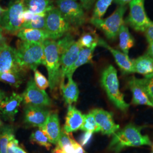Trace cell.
Returning a JSON list of instances; mask_svg holds the SVG:
<instances>
[{"label": "cell", "mask_w": 153, "mask_h": 153, "mask_svg": "<svg viewBox=\"0 0 153 153\" xmlns=\"http://www.w3.org/2000/svg\"><path fill=\"white\" fill-rule=\"evenodd\" d=\"M70 134V133H69ZM66 133L64 130H61L60 136L57 143L64 153H74V149L72 143V137Z\"/></svg>", "instance_id": "cell-30"}, {"label": "cell", "mask_w": 153, "mask_h": 153, "mask_svg": "<svg viewBox=\"0 0 153 153\" xmlns=\"http://www.w3.org/2000/svg\"><path fill=\"white\" fill-rule=\"evenodd\" d=\"M16 59L18 65L25 70L35 71L44 62V47L42 43L27 42L22 40L16 44Z\"/></svg>", "instance_id": "cell-2"}, {"label": "cell", "mask_w": 153, "mask_h": 153, "mask_svg": "<svg viewBox=\"0 0 153 153\" xmlns=\"http://www.w3.org/2000/svg\"><path fill=\"white\" fill-rule=\"evenodd\" d=\"M5 9H4V8H2V7L0 6V15H1V14H2L4 11H5Z\"/></svg>", "instance_id": "cell-47"}, {"label": "cell", "mask_w": 153, "mask_h": 153, "mask_svg": "<svg viewBox=\"0 0 153 153\" xmlns=\"http://www.w3.org/2000/svg\"><path fill=\"white\" fill-rule=\"evenodd\" d=\"M44 47V62L48 73L51 90L54 91L61 80L60 56L55 40L47 39L43 43Z\"/></svg>", "instance_id": "cell-4"}, {"label": "cell", "mask_w": 153, "mask_h": 153, "mask_svg": "<svg viewBox=\"0 0 153 153\" xmlns=\"http://www.w3.org/2000/svg\"><path fill=\"white\" fill-rule=\"evenodd\" d=\"M84 119L85 115H83L80 111L76 109L74 106L69 105L63 130L66 133L69 134L80 129L83 124Z\"/></svg>", "instance_id": "cell-18"}, {"label": "cell", "mask_w": 153, "mask_h": 153, "mask_svg": "<svg viewBox=\"0 0 153 153\" xmlns=\"http://www.w3.org/2000/svg\"><path fill=\"white\" fill-rule=\"evenodd\" d=\"M142 128L141 126L129 124L113 134L108 149L115 153H118L126 147L152 145V141L148 135L141 134Z\"/></svg>", "instance_id": "cell-1"}, {"label": "cell", "mask_w": 153, "mask_h": 153, "mask_svg": "<svg viewBox=\"0 0 153 153\" xmlns=\"http://www.w3.org/2000/svg\"><path fill=\"white\" fill-rule=\"evenodd\" d=\"M114 1V0H97L94 6L91 18H102Z\"/></svg>", "instance_id": "cell-31"}, {"label": "cell", "mask_w": 153, "mask_h": 153, "mask_svg": "<svg viewBox=\"0 0 153 153\" xmlns=\"http://www.w3.org/2000/svg\"><path fill=\"white\" fill-rule=\"evenodd\" d=\"M95 49V48H82L81 49L76 61L75 62L73 66L71 67V69L66 74V77L67 78L69 77H73L74 73L80 66L92 62L93 53Z\"/></svg>", "instance_id": "cell-23"}, {"label": "cell", "mask_w": 153, "mask_h": 153, "mask_svg": "<svg viewBox=\"0 0 153 153\" xmlns=\"http://www.w3.org/2000/svg\"><path fill=\"white\" fill-rule=\"evenodd\" d=\"M132 0H114V3L118 6H126L129 4Z\"/></svg>", "instance_id": "cell-41"}, {"label": "cell", "mask_w": 153, "mask_h": 153, "mask_svg": "<svg viewBox=\"0 0 153 153\" xmlns=\"http://www.w3.org/2000/svg\"><path fill=\"white\" fill-rule=\"evenodd\" d=\"M98 45L109 51L114 56L117 65L119 66L123 73L126 74L134 73L133 61L129 58L128 55H126L123 52L112 48L102 39L99 38Z\"/></svg>", "instance_id": "cell-16"}, {"label": "cell", "mask_w": 153, "mask_h": 153, "mask_svg": "<svg viewBox=\"0 0 153 153\" xmlns=\"http://www.w3.org/2000/svg\"><path fill=\"white\" fill-rule=\"evenodd\" d=\"M127 10L126 6H118L115 11L106 18H91L90 23L104 33L108 39L115 40L122 26L125 23L124 16Z\"/></svg>", "instance_id": "cell-6"}, {"label": "cell", "mask_w": 153, "mask_h": 153, "mask_svg": "<svg viewBox=\"0 0 153 153\" xmlns=\"http://www.w3.org/2000/svg\"><path fill=\"white\" fill-rule=\"evenodd\" d=\"M22 95V102L26 105L44 107L51 104V100L45 90L40 89L33 79L28 82L26 88Z\"/></svg>", "instance_id": "cell-10"}, {"label": "cell", "mask_w": 153, "mask_h": 153, "mask_svg": "<svg viewBox=\"0 0 153 153\" xmlns=\"http://www.w3.org/2000/svg\"><path fill=\"white\" fill-rule=\"evenodd\" d=\"M50 112L42 107L26 105L24 111V119L26 124L42 128L45 124Z\"/></svg>", "instance_id": "cell-15"}, {"label": "cell", "mask_w": 153, "mask_h": 153, "mask_svg": "<svg viewBox=\"0 0 153 153\" xmlns=\"http://www.w3.org/2000/svg\"><path fill=\"white\" fill-rule=\"evenodd\" d=\"M23 71L18 64L16 50L7 44L4 39L0 45V74Z\"/></svg>", "instance_id": "cell-11"}, {"label": "cell", "mask_w": 153, "mask_h": 153, "mask_svg": "<svg viewBox=\"0 0 153 153\" xmlns=\"http://www.w3.org/2000/svg\"><path fill=\"white\" fill-rule=\"evenodd\" d=\"M30 140L32 142L46 148L47 150H49L51 147V144L48 137L40 129L33 132L30 136Z\"/></svg>", "instance_id": "cell-33"}, {"label": "cell", "mask_w": 153, "mask_h": 153, "mask_svg": "<svg viewBox=\"0 0 153 153\" xmlns=\"http://www.w3.org/2000/svg\"><path fill=\"white\" fill-rule=\"evenodd\" d=\"M16 145H18V141L16 140V138L15 137H14L13 138L11 139L8 143L7 153H14L13 148Z\"/></svg>", "instance_id": "cell-39"}, {"label": "cell", "mask_w": 153, "mask_h": 153, "mask_svg": "<svg viewBox=\"0 0 153 153\" xmlns=\"http://www.w3.org/2000/svg\"><path fill=\"white\" fill-rule=\"evenodd\" d=\"M99 40V38L95 31L89 29L82 33L77 42L81 48H96Z\"/></svg>", "instance_id": "cell-26"}, {"label": "cell", "mask_w": 153, "mask_h": 153, "mask_svg": "<svg viewBox=\"0 0 153 153\" xmlns=\"http://www.w3.org/2000/svg\"><path fill=\"white\" fill-rule=\"evenodd\" d=\"M45 16H41L36 19L23 23L21 28H33L45 30Z\"/></svg>", "instance_id": "cell-34"}, {"label": "cell", "mask_w": 153, "mask_h": 153, "mask_svg": "<svg viewBox=\"0 0 153 153\" xmlns=\"http://www.w3.org/2000/svg\"><path fill=\"white\" fill-rule=\"evenodd\" d=\"M63 98L65 103L69 105L76 103L79 96V91L78 85L72 77L68 78V82L61 86Z\"/></svg>", "instance_id": "cell-21"}, {"label": "cell", "mask_w": 153, "mask_h": 153, "mask_svg": "<svg viewBox=\"0 0 153 153\" xmlns=\"http://www.w3.org/2000/svg\"><path fill=\"white\" fill-rule=\"evenodd\" d=\"M72 143L74 149V153H85L82 146L78 142L72 138Z\"/></svg>", "instance_id": "cell-40"}, {"label": "cell", "mask_w": 153, "mask_h": 153, "mask_svg": "<svg viewBox=\"0 0 153 153\" xmlns=\"http://www.w3.org/2000/svg\"><path fill=\"white\" fill-rule=\"evenodd\" d=\"M100 82L111 102L118 109L126 112L129 105L125 102L124 95L120 91L117 73L114 66L110 65L104 69L102 73Z\"/></svg>", "instance_id": "cell-3"}, {"label": "cell", "mask_w": 153, "mask_h": 153, "mask_svg": "<svg viewBox=\"0 0 153 153\" xmlns=\"http://www.w3.org/2000/svg\"><path fill=\"white\" fill-rule=\"evenodd\" d=\"M40 129L44 132L51 143L57 145L61 132L58 115L50 113L45 124Z\"/></svg>", "instance_id": "cell-17"}, {"label": "cell", "mask_w": 153, "mask_h": 153, "mask_svg": "<svg viewBox=\"0 0 153 153\" xmlns=\"http://www.w3.org/2000/svg\"><path fill=\"white\" fill-rule=\"evenodd\" d=\"M134 73L147 76L153 73V61L148 55L140 56L132 60Z\"/></svg>", "instance_id": "cell-24"}, {"label": "cell", "mask_w": 153, "mask_h": 153, "mask_svg": "<svg viewBox=\"0 0 153 153\" xmlns=\"http://www.w3.org/2000/svg\"><path fill=\"white\" fill-rule=\"evenodd\" d=\"M146 55H148L153 61V43H149Z\"/></svg>", "instance_id": "cell-42"}, {"label": "cell", "mask_w": 153, "mask_h": 153, "mask_svg": "<svg viewBox=\"0 0 153 153\" xmlns=\"http://www.w3.org/2000/svg\"><path fill=\"white\" fill-rule=\"evenodd\" d=\"M118 37L119 39V47L122 52L128 56L129 49L134 46L135 40L125 23L121 28Z\"/></svg>", "instance_id": "cell-25"}, {"label": "cell", "mask_w": 153, "mask_h": 153, "mask_svg": "<svg viewBox=\"0 0 153 153\" xmlns=\"http://www.w3.org/2000/svg\"><path fill=\"white\" fill-rule=\"evenodd\" d=\"M97 0H80L81 4L84 9L88 10L91 9Z\"/></svg>", "instance_id": "cell-38"}, {"label": "cell", "mask_w": 153, "mask_h": 153, "mask_svg": "<svg viewBox=\"0 0 153 153\" xmlns=\"http://www.w3.org/2000/svg\"><path fill=\"white\" fill-rule=\"evenodd\" d=\"M16 35L21 40L27 42L43 43L45 40L49 39L48 33L44 30L21 28Z\"/></svg>", "instance_id": "cell-19"}, {"label": "cell", "mask_w": 153, "mask_h": 153, "mask_svg": "<svg viewBox=\"0 0 153 153\" xmlns=\"http://www.w3.org/2000/svg\"><path fill=\"white\" fill-rule=\"evenodd\" d=\"M2 126V121L1 120V119H0V128Z\"/></svg>", "instance_id": "cell-48"}, {"label": "cell", "mask_w": 153, "mask_h": 153, "mask_svg": "<svg viewBox=\"0 0 153 153\" xmlns=\"http://www.w3.org/2000/svg\"><path fill=\"white\" fill-rule=\"evenodd\" d=\"M33 71L35 73L34 81L36 86L42 90H45L47 88H48L49 86V81L47 80L45 76L37 69Z\"/></svg>", "instance_id": "cell-35"}, {"label": "cell", "mask_w": 153, "mask_h": 153, "mask_svg": "<svg viewBox=\"0 0 153 153\" xmlns=\"http://www.w3.org/2000/svg\"><path fill=\"white\" fill-rule=\"evenodd\" d=\"M25 0H12L7 8L0 15V30L16 34L21 28L23 14L25 10Z\"/></svg>", "instance_id": "cell-5"}, {"label": "cell", "mask_w": 153, "mask_h": 153, "mask_svg": "<svg viewBox=\"0 0 153 153\" xmlns=\"http://www.w3.org/2000/svg\"><path fill=\"white\" fill-rule=\"evenodd\" d=\"M145 1H131L129 3V13L126 21L136 31L143 33L148 26L153 23L145 11Z\"/></svg>", "instance_id": "cell-9"}, {"label": "cell", "mask_w": 153, "mask_h": 153, "mask_svg": "<svg viewBox=\"0 0 153 153\" xmlns=\"http://www.w3.org/2000/svg\"><path fill=\"white\" fill-rule=\"evenodd\" d=\"M152 153H153V152H152Z\"/></svg>", "instance_id": "cell-50"}, {"label": "cell", "mask_w": 153, "mask_h": 153, "mask_svg": "<svg viewBox=\"0 0 153 153\" xmlns=\"http://www.w3.org/2000/svg\"><path fill=\"white\" fill-rule=\"evenodd\" d=\"M5 39V38L2 35V31L1 30H0V45L1 44V43L2 42V41L4 40V39Z\"/></svg>", "instance_id": "cell-46"}, {"label": "cell", "mask_w": 153, "mask_h": 153, "mask_svg": "<svg viewBox=\"0 0 153 153\" xmlns=\"http://www.w3.org/2000/svg\"><path fill=\"white\" fill-rule=\"evenodd\" d=\"M143 33L148 43H153V23L148 26Z\"/></svg>", "instance_id": "cell-37"}, {"label": "cell", "mask_w": 153, "mask_h": 153, "mask_svg": "<svg viewBox=\"0 0 153 153\" xmlns=\"http://www.w3.org/2000/svg\"><path fill=\"white\" fill-rule=\"evenodd\" d=\"M152 74H153V73H152Z\"/></svg>", "instance_id": "cell-52"}, {"label": "cell", "mask_w": 153, "mask_h": 153, "mask_svg": "<svg viewBox=\"0 0 153 153\" xmlns=\"http://www.w3.org/2000/svg\"><path fill=\"white\" fill-rule=\"evenodd\" d=\"M52 153H64V152L60 147L59 145H57L56 147L52 150Z\"/></svg>", "instance_id": "cell-44"}, {"label": "cell", "mask_w": 153, "mask_h": 153, "mask_svg": "<svg viewBox=\"0 0 153 153\" xmlns=\"http://www.w3.org/2000/svg\"><path fill=\"white\" fill-rule=\"evenodd\" d=\"M128 86L131 89L133 94V104L146 105L153 107V104L150 101L146 94L142 88L138 84L136 77L132 76L128 82Z\"/></svg>", "instance_id": "cell-20"}, {"label": "cell", "mask_w": 153, "mask_h": 153, "mask_svg": "<svg viewBox=\"0 0 153 153\" xmlns=\"http://www.w3.org/2000/svg\"><path fill=\"white\" fill-rule=\"evenodd\" d=\"M80 129L83 131L92 133L100 131V128L95 120L94 117L90 112L87 115H85L84 122Z\"/></svg>", "instance_id": "cell-32"}, {"label": "cell", "mask_w": 153, "mask_h": 153, "mask_svg": "<svg viewBox=\"0 0 153 153\" xmlns=\"http://www.w3.org/2000/svg\"><path fill=\"white\" fill-rule=\"evenodd\" d=\"M82 48L74 41L60 53L61 65V86L64 85L66 74L76 61L79 52Z\"/></svg>", "instance_id": "cell-12"}, {"label": "cell", "mask_w": 153, "mask_h": 153, "mask_svg": "<svg viewBox=\"0 0 153 153\" xmlns=\"http://www.w3.org/2000/svg\"><path fill=\"white\" fill-rule=\"evenodd\" d=\"M15 137L13 128L10 126H4L0 128V153H7L9 141Z\"/></svg>", "instance_id": "cell-27"}, {"label": "cell", "mask_w": 153, "mask_h": 153, "mask_svg": "<svg viewBox=\"0 0 153 153\" xmlns=\"http://www.w3.org/2000/svg\"><path fill=\"white\" fill-rule=\"evenodd\" d=\"M136 81L138 84L142 88L146 94L151 103L153 104V74L152 73L142 79H138L136 78Z\"/></svg>", "instance_id": "cell-29"}, {"label": "cell", "mask_w": 153, "mask_h": 153, "mask_svg": "<svg viewBox=\"0 0 153 153\" xmlns=\"http://www.w3.org/2000/svg\"><path fill=\"white\" fill-rule=\"evenodd\" d=\"M26 9L35 14H46L55 7L50 0H25Z\"/></svg>", "instance_id": "cell-22"}, {"label": "cell", "mask_w": 153, "mask_h": 153, "mask_svg": "<svg viewBox=\"0 0 153 153\" xmlns=\"http://www.w3.org/2000/svg\"></svg>", "instance_id": "cell-51"}, {"label": "cell", "mask_w": 153, "mask_h": 153, "mask_svg": "<svg viewBox=\"0 0 153 153\" xmlns=\"http://www.w3.org/2000/svg\"><path fill=\"white\" fill-rule=\"evenodd\" d=\"M90 112L94 117L103 134H113L119 129L120 126L115 123L111 112L101 108H95Z\"/></svg>", "instance_id": "cell-13"}, {"label": "cell", "mask_w": 153, "mask_h": 153, "mask_svg": "<svg viewBox=\"0 0 153 153\" xmlns=\"http://www.w3.org/2000/svg\"><path fill=\"white\" fill-rule=\"evenodd\" d=\"M93 133L90 132L85 131V133L82 134V136L80 139V143L81 145L82 146H85L87 145L88 143L91 141V139L92 138Z\"/></svg>", "instance_id": "cell-36"}, {"label": "cell", "mask_w": 153, "mask_h": 153, "mask_svg": "<svg viewBox=\"0 0 153 153\" xmlns=\"http://www.w3.org/2000/svg\"><path fill=\"white\" fill-rule=\"evenodd\" d=\"M56 4L61 15L72 27H80L86 22L84 9L76 1L57 0Z\"/></svg>", "instance_id": "cell-7"}, {"label": "cell", "mask_w": 153, "mask_h": 153, "mask_svg": "<svg viewBox=\"0 0 153 153\" xmlns=\"http://www.w3.org/2000/svg\"><path fill=\"white\" fill-rule=\"evenodd\" d=\"M72 28L66 21L57 8L54 7L47 13L45 16V31L48 33L49 39L56 40L69 33Z\"/></svg>", "instance_id": "cell-8"}, {"label": "cell", "mask_w": 153, "mask_h": 153, "mask_svg": "<svg viewBox=\"0 0 153 153\" xmlns=\"http://www.w3.org/2000/svg\"><path fill=\"white\" fill-rule=\"evenodd\" d=\"M74 1H76V0H74Z\"/></svg>", "instance_id": "cell-49"}, {"label": "cell", "mask_w": 153, "mask_h": 153, "mask_svg": "<svg viewBox=\"0 0 153 153\" xmlns=\"http://www.w3.org/2000/svg\"><path fill=\"white\" fill-rule=\"evenodd\" d=\"M5 93L0 90V103L2 102V100L5 98Z\"/></svg>", "instance_id": "cell-45"}, {"label": "cell", "mask_w": 153, "mask_h": 153, "mask_svg": "<svg viewBox=\"0 0 153 153\" xmlns=\"http://www.w3.org/2000/svg\"></svg>", "instance_id": "cell-53"}, {"label": "cell", "mask_w": 153, "mask_h": 153, "mask_svg": "<svg viewBox=\"0 0 153 153\" xmlns=\"http://www.w3.org/2000/svg\"><path fill=\"white\" fill-rule=\"evenodd\" d=\"M22 71H9L0 74V81L15 88H19L23 82Z\"/></svg>", "instance_id": "cell-28"}, {"label": "cell", "mask_w": 153, "mask_h": 153, "mask_svg": "<svg viewBox=\"0 0 153 153\" xmlns=\"http://www.w3.org/2000/svg\"><path fill=\"white\" fill-rule=\"evenodd\" d=\"M14 153H27L23 149L19 147L18 145H16L13 148Z\"/></svg>", "instance_id": "cell-43"}, {"label": "cell", "mask_w": 153, "mask_h": 153, "mask_svg": "<svg viewBox=\"0 0 153 153\" xmlns=\"http://www.w3.org/2000/svg\"><path fill=\"white\" fill-rule=\"evenodd\" d=\"M22 101V95L16 93H13L2 100L0 103V114L5 120L14 121Z\"/></svg>", "instance_id": "cell-14"}]
</instances>
